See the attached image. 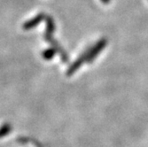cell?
I'll list each match as a JSON object with an SVG mask.
<instances>
[{
  "mask_svg": "<svg viewBox=\"0 0 148 147\" xmlns=\"http://www.w3.org/2000/svg\"><path fill=\"white\" fill-rule=\"evenodd\" d=\"M100 1H101L103 4H105V5H107V4H109V3H110L111 0H100Z\"/></svg>",
  "mask_w": 148,
  "mask_h": 147,
  "instance_id": "5b68a950",
  "label": "cell"
},
{
  "mask_svg": "<svg viewBox=\"0 0 148 147\" xmlns=\"http://www.w3.org/2000/svg\"><path fill=\"white\" fill-rule=\"evenodd\" d=\"M45 21H46L45 38H48V37H51L53 32L55 31V22L51 16H46Z\"/></svg>",
  "mask_w": 148,
  "mask_h": 147,
  "instance_id": "3957f363",
  "label": "cell"
},
{
  "mask_svg": "<svg viewBox=\"0 0 148 147\" xmlns=\"http://www.w3.org/2000/svg\"><path fill=\"white\" fill-rule=\"evenodd\" d=\"M106 43L107 42H106V39H101L91 49H90L89 51H88L87 60L88 61H91V60H93L94 59H95L97 57V55L99 54V53L104 49V47H106Z\"/></svg>",
  "mask_w": 148,
  "mask_h": 147,
  "instance_id": "6da1fadb",
  "label": "cell"
},
{
  "mask_svg": "<svg viewBox=\"0 0 148 147\" xmlns=\"http://www.w3.org/2000/svg\"><path fill=\"white\" fill-rule=\"evenodd\" d=\"M45 12H39L38 14L36 16H35L34 18H31L30 20H29L28 21H26L22 28L24 30H29V29H34L35 27H36L40 22H41L42 21H44L45 19Z\"/></svg>",
  "mask_w": 148,
  "mask_h": 147,
  "instance_id": "7a4b0ae2",
  "label": "cell"
},
{
  "mask_svg": "<svg viewBox=\"0 0 148 147\" xmlns=\"http://www.w3.org/2000/svg\"><path fill=\"white\" fill-rule=\"evenodd\" d=\"M55 49H53V48H51V49H48L46 50L45 52H44V58L46 59H50L53 57V55L55 54Z\"/></svg>",
  "mask_w": 148,
  "mask_h": 147,
  "instance_id": "277c9868",
  "label": "cell"
}]
</instances>
